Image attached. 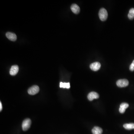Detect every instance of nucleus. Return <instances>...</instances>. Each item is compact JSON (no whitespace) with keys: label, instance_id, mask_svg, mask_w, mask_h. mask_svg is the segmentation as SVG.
<instances>
[{"label":"nucleus","instance_id":"obj_1","mask_svg":"<svg viewBox=\"0 0 134 134\" xmlns=\"http://www.w3.org/2000/svg\"><path fill=\"white\" fill-rule=\"evenodd\" d=\"M108 14L107 11L105 8H102L99 12V17L102 21H105L107 20Z\"/></svg>","mask_w":134,"mask_h":134},{"label":"nucleus","instance_id":"obj_2","mask_svg":"<svg viewBox=\"0 0 134 134\" xmlns=\"http://www.w3.org/2000/svg\"><path fill=\"white\" fill-rule=\"evenodd\" d=\"M31 122L30 118H27L23 121L22 123V128L24 131L27 130L31 125Z\"/></svg>","mask_w":134,"mask_h":134},{"label":"nucleus","instance_id":"obj_3","mask_svg":"<svg viewBox=\"0 0 134 134\" xmlns=\"http://www.w3.org/2000/svg\"><path fill=\"white\" fill-rule=\"evenodd\" d=\"M40 89L37 85H33L29 88L28 90V94L31 95H34L37 94L39 91Z\"/></svg>","mask_w":134,"mask_h":134},{"label":"nucleus","instance_id":"obj_4","mask_svg":"<svg viewBox=\"0 0 134 134\" xmlns=\"http://www.w3.org/2000/svg\"><path fill=\"white\" fill-rule=\"evenodd\" d=\"M129 84L128 80L126 79H119L117 81L116 84L118 87L122 88L127 86Z\"/></svg>","mask_w":134,"mask_h":134},{"label":"nucleus","instance_id":"obj_5","mask_svg":"<svg viewBox=\"0 0 134 134\" xmlns=\"http://www.w3.org/2000/svg\"><path fill=\"white\" fill-rule=\"evenodd\" d=\"M101 64L98 62L93 63L90 65V67L92 70L94 71H98L101 67Z\"/></svg>","mask_w":134,"mask_h":134},{"label":"nucleus","instance_id":"obj_6","mask_svg":"<svg viewBox=\"0 0 134 134\" xmlns=\"http://www.w3.org/2000/svg\"><path fill=\"white\" fill-rule=\"evenodd\" d=\"M88 98L89 101H92L94 99H98L99 97V95L95 92H91L88 95Z\"/></svg>","mask_w":134,"mask_h":134},{"label":"nucleus","instance_id":"obj_7","mask_svg":"<svg viewBox=\"0 0 134 134\" xmlns=\"http://www.w3.org/2000/svg\"><path fill=\"white\" fill-rule=\"evenodd\" d=\"M18 71H19V67L17 65L13 66L10 70V74L12 76L15 75L17 74Z\"/></svg>","mask_w":134,"mask_h":134},{"label":"nucleus","instance_id":"obj_8","mask_svg":"<svg viewBox=\"0 0 134 134\" xmlns=\"http://www.w3.org/2000/svg\"><path fill=\"white\" fill-rule=\"evenodd\" d=\"M6 36L7 38L12 41H15L17 40V36L15 34L11 32H8L6 33Z\"/></svg>","mask_w":134,"mask_h":134},{"label":"nucleus","instance_id":"obj_9","mask_svg":"<svg viewBox=\"0 0 134 134\" xmlns=\"http://www.w3.org/2000/svg\"><path fill=\"white\" fill-rule=\"evenodd\" d=\"M71 10L73 13L75 14H78L79 13L80 11V9L79 7L76 4H73L71 6Z\"/></svg>","mask_w":134,"mask_h":134},{"label":"nucleus","instance_id":"obj_10","mask_svg":"<svg viewBox=\"0 0 134 134\" xmlns=\"http://www.w3.org/2000/svg\"><path fill=\"white\" fill-rule=\"evenodd\" d=\"M128 104L125 102H123V103H121L120 105V107L119 108V112L121 113H124L125 112V110L128 107Z\"/></svg>","mask_w":134,"mask_h":134},{"label":"nucleus","instance_id":"obj_11","mask_svg":"<svg viewBox=\"0 0 134 134\" xmlns=\"http://www.w3.org/2000/svg\"><path fill=\"white\" fill-rule=\"evenodd\" d=\"M92 132L93 134H102L103 130L100 127L95 126L92 130Z\"/></svg>","mask_w":134,"mask_h":134},{"label":"nucleus","instance_id":"obj_12","mask_svg":"<svg viewBox=\"0 0 134 134\" xmlns=\"http://www.w3.org/2000/svg\"><path fill=\"white\" fill-rule=\"evenodd\" d=\"M123 127L127 130H130L134 129V123H130L124 124Z\"/></svg>","mask_w":134,"mask_h":134},{"label":"nucleus","instance_id":"obj_13","mask_svg":"<svg viewBox=\"0 0 134 134\" xmlns=\"http://www.w3.org/2000/svg\"><path fill=\"white\" fill-rule=\"evenodd\" d=\"M60 88L69 89L70 88V84L69 83H63L61 82L60 83Z\"/></svg>","mask_w":134,"mask_h":134},{"label":"nucleus","instance_id":"obj_14","mask_svg":"<svg viewBox=\"0 0 134 134\" xmlns=\"http://www.w3.org/2000/svg\"><path fill=\"white\" fill-rule=\"evenodd\" d=\"M128 17L130 20H133L134 18V15L130 13H128Z\"/></svg>","mask_w":134,"mask_h":134},{"label":"nucleus","instance_id":"obj_15","mask_svg":"<svg viewBox=\"0 0 134 134\" xmlns=\"http://www.w3.org/2000/svg\"><path fill=\"white\" fill-rule=\"evenodd\" d=\"M130 70L131 71H133L134 70V60L132 62V63L131 64L130 66Z\"/></svg>","mask_w":134,"mask_h":134},{"label":"nucleus","instance_id":"obj_16","mask_svg":"<svg viewBox=\"0 0 134 134\" xmlns=\"http://www.w3.org/2000/svg\"><path fill=\"white\" fill-rule=\"evenodd\" d=\"M129 13H131L134 15V8H131L130 10L129 11Z\"/></svg>","mask_w":134,"mask_h":134},{"label":"nucleus","instance_id":"obj_17","mask_svg":"<svg viewBox=\"0 0 134 134\" xmlns=\"http://www.w3.org/2000/svg\"><path fill=\"white\" fill-rule=\"evenodd\" d=\"M2 109V105L1 102H0V111H1Z\"/></svg>","mask_w":134,"mask_h":134}]
</instances>
